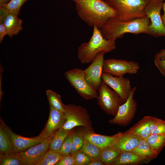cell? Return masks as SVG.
I'll use <instances>...</instances> for the list:
<instances>
[{
  "instance_id": "cell-1",
  "label": "cell",
  "mask_w": 165,
  "mask_h": 165,
  "mask_svg": "<svg viewBox=\"0 0 165 165\" xmlns=\"http://www.w3.org/2000/svg\"><path fill=\"white\" fill-rule=\"evenodd\" d=\"M71 0L79 16L90 27L100 29L108 19L117 16L116 12L104 0Z\"/></svg>"
},
{
  "instance_id": "cell-2",
  "label": "cell",
  "mask_w": 165,
  "mask_h": 165,
  "mask_svg": "<svg viewBox=\"0 0 165 165\" xmlns=\"http://www.w3.org/2000/svg\"><path fill=\"white\" fill-rule=\"evenodd\" d=\"M150 24V19L146 16L126 21L119 20L112 18L108 19L100 29L106 39L116 40L126 33L148 34Z\"/></svg>"
},
{
  "instance_id": "cell-3",
  "label": "cell",
  "mask_w": 165,
  "mask_h": 165,
  "mask_svg": "<svg viewBox=\"0 0 165 165\" xmlns=\"http://www.w3.org/2000/svg\"><path fill=\"white\" fill-rule=\"evenodd\" d=\"M89 40L82 44L77 49V57L83 64L92 62L99 53L111 52L116 47V39L108 40L102 35L100 29L94 26Z\"/></svg>"
},
{
  "instance_id": "cell-4",
  "label": "cell",
  "mask_w": 165,
  "mask_h": 165,
  "mask_svg": "<svg viewBox=\"0 0 165 165\" xmlns=\"http://www.w3.org/2000/svg\"><path fill=\"white\" fill-rule=\"evenodd\" d=\"M149 0H105L117 13L115 18L122 21L131 20L146 16L145 8Z\"/></svg>"
},
{
  "instance_id": "cell-5",
  "label": "cell",
  "mask_w": 165,
  "mask_h": 165,
  "mask_svg": "<svg viewBox=\"0 0 165 165\" xmlns=\"http://www.w3.org/2000/svg\"><path fill=\"white\" fill-rule=\"evenodd\" d=\"M65 109L64 113L66 121L62 128L71 130L77 127L82 126L87 130L94 131L90 116L86 108L70 104L65 105Z\"/></svg>"
},
{
  "instance_id": "cell-6",
  "label": "cell",
  "mask_w": 165,
  "mask_h": 165,
  "mask_svg": "<svg viewBox=\"0 0 165 165\" xmlns=\"http://www.w3.org/2000/svg\"><path fill=\"white\" fill-rule=\"evenodd\" d=\"M97 104L108 115L115 116L124 102L115 91L102 81L98 90Z\"/></svg>"
},
{
  "instance_id": "cell-7",
  "label": "cell",
  "mask_w": 165,
  "mask_h": 165,
  "mask_svg": "<svg viewBox=\"0 0 165 165\" xmlns=\"http://www.w3.org/2000/svg\"><path fill=\"white\" fill-rule=\"evenodd\" d=\"M66 79L77 92L86 100L97 98L98 93L88 83L85 79L84 70L75 68L64 73Z\"/></svg>"
},
{
  "instance_id": "cell-8",
  "label": "cell",
  "mask_w": 165,
  "mask_h": 165,
  "mask_svg": "<svg viewBox=\"0 0 165 165\" xmlns=\"http://www.w3.org/2000/svg\"><path fill=\"white\" fill-rule=\"evenodd\" d=\"M163 1L149 0L144 9L145 15L150 19L148 34L154 37L165 36V28L160 15Z\"/></svg>"
},
{
  "instance_id": "cell-9",
  "label": "cell",
  "mask_w": 165,
  "mask_h": 165,
  "mask_svg": "<svg viewBox=\"0 0 165 165\" xmlns=\"http://www.w3.org/2000/svg\"><path fill=\"white\" fill-rule=\"evenodd\" d=\"M140 68L139 64L136 61L111 58L104 60L103 71L119 77L126 74H136Z\"/></svg>"
},
{
  "instance_id": "cell-10",
  "label": "cell",
  "mask_w": 165,
  "mask_h": 165,
  "mask_svg": "<svg viewBox=\"0 0 165 165\" xmlns=\"http://www.w3.org/2000/svg\"><path fill=\"white\" fill-rule=\"evenodd\" d=\"M137 89V87H133L127 101L119 108L114 117L109 120L112 124L126 126L134 119L137 110V103L134 99V96Z\"/></svg>"
},
{
  "instance_id": "cell-11",
  "label": "cell",
  "mask_w": 165,
  "mask_h": 165,
  "mask_svg": "<svg viewBox=\"0 0 165 165\" xmlns=\"http://www.w3.org/2000/svg\"><path fill=\"white\" fill-rule=\"evenodd\" d=\"M105 54L103 52L98 53L90 65L84 70L86 81L94 89L97 91L102 82L101 76Z\"/></svg>"
},
{
  "instance_id": "cell-12",
  "label": "cell",
  "mask_w": 165,
  "mask_h": 165,
  "mask_svg": "<svg viewBox=\"0 0 165 165\" xmlns=\"http://www.w3.org/2000/svg\"><path fill=\"white\" fill-rule=\"evenodd\" d=\"M101 79L103 82L118 94L124 102L127 101L132 88L129 79L103 72Z\"/></svg>"
},
{
  "instance_id": "cell-13",
  "label": "cell",
  "mask_w": 165,
  "mask_h": 165,
  "mask_svg": "<svg viewBox=\"0 0 165 165\" xmlns=\"http://www.w3.org/2000/svg\"><path fill=\"white\" fill-rule=\"evenodd\" d=\"M66 121L64 113L50 105L49 115L47 124L38 136L44 140L52 138L55 132L63 127Z\"/></svg>"
},
{
  "instance_id": "cell-14",
  "label": "cell",
  "mask_w": 165,
  "mask_h": 165,
  "mask_svg": "<svg viewBox=\"0 0 165 165\" xmlns=\"http://www.w3.org/2000/svg\"><path fill=\"white\" fill-rule=\"evenodd\" d=\"M51 139L45 140L24 151L18 152L24 165H36L49 150Z\"/></svg>"
},
{
  "instance_id": "cell-15",
  "label": "cell",
  "mask_w": 165,
  "mask_h": 165,
  "mask_svg": "<svg viewBox=\"0 0 165 165\" xmlns=\"http://www.w3.org/2000/svg\"><path fill=\"white\" fill-rule=\"evenodd\" d=\"M1 124L9 136L15 152H19L24 151L44 140L41 138L39 136L31 138L21 136L14 133L2 121Z\"/></svg>"
},
{
  "instance_id": "cell-16",
  "label": "cell",
  "mask_w": 165,
  "mask_h": 165,
  "mask_svg": "<svg viewBox=\"0 0 165 165\" xmlns=\"http://www.w3.org/2000/svg\"><path fill=\"white\" fill-rule=\"evenodd\" d=\"M80 130L83 137L102 149L113 145L124 134V132H119L113 135L107 136L95 133L85 128Z\"/></svg>"
},
{
  "instance_id": "cell-17",
  "label": "cell",
  "mask_w": 165,
  "mask_h": 165,
  "mask_svg": "<svg viewBox=\"0 0 165 165\" xmlns=\"http://www.w3.org/2000/svg\"><path fill=\"white\" fill-rule=\"evenodd\" d=\"M140 137L128 130L112 146L121 152L132 151L141 139Z\"/></svg>"
},
{
  "instance_id": "cell-18",
  "label": "cell",
  "mask_w": 165,
  "mask_h": 165,
  "mask_svg": "<svg viewBox=\"0 0 165 165\" xmlns=\"http://www.w3.org/2000/svg\"><path fill=\"white\" fill-rule=\"evenodd\" d=\"M23 22L18 17V15L9 13L4 19L3 23L7 31V35L9 37L18 35L21 31Z\"/></svg>"
},
{
  "instance_id": "cell-19",
  "label": "cell",
  "mask_w": 165,
  "mask_h": 165,
  "mask_svg": "<svg viewBox=\"0 0 165 165\" xmlns=\"http://www.w3.org/2000/svg\"><path fill=\"white\" fill-rule=\"evenodd\" d=\"M152 116H145L128 130L146 139L150 134V125Z\"/></svg>"
},
{
  "instance_id": "cell-20",
  "label": "cell",
  "mask_w": 165,
  "mask_h": 165,
  "mask_svg": "<svg viewBox=\"0 0 165 165\" xmlns=\"http://www.w3.org/2000/svg\"><path fill=\"white\" fill-rule=\"evenodd\" d=\"M131 152L147 161L154 159L158 155L151 149L146 140L143 139Z\"/></svg>"
},
{
  "instance_id": "cell-21",
  "label": "cell",
  "mask_w": 165,
  "mask_h": 165,
  "mask_svg": "<svg viewBox=\"0 0 165 165\" xmlns=\"http://www.w3.org/2000/svg\"><path fill=\"white\" fill-rule=\"evenodd\" d=\"M147 161L141 158L133 152H122L111 165H136Z\"/></svg>"
},
{
  "instance_id": "cell-22",
  "label": "cell",
  "mask_w": 165,
  "mask_h": 165,
  "mask_svg": "<svg viewBox=\"0 0 165 165\" xmlns=\"http://www.w3.org/2000/svg\"><path fill=\"white\" fill-rule=\"evenodd\" d=\"M72 130H65L62 127L56 131L50 140L49 150L59 153L64 141Z\"/></svg>"
},
{
  "instance_id": "cell-23",
  "label": "cell",
  "mask_w": 165,
  "mask_h": 165,
  "mask_svg": "<svg viewBox=\"0 0 165 165\" xmlns=\"http://www.w3.org/2000/svg\"><path fill=\"white\" fill-rule=\"evenodd\" d=\"M121 152L113 146L102 148L99 159L105 165H111Z\"/></svg>"
},
{
  "instance_id": "cell-24",
  "label": "cell",
  "mask_w": 165,
  "mask_h": 165,
  "mask_svg": "<svg viewBox=\"0 0 165 165\" xmlns=\"http://www.w3.org/2000/svg\"><path fill=\"white\" fill-rule=\"evenodd\" d=\"M84 137L83 143L80 149L92 160L99 159L102 148Z\"/></svg>"
},
{
  "instance_id": "cell-25",
  "label": "cell",
  "mask_w": 165,
  "mask_h": 165,
  "mask_svg": "<svg viewBox=\"0 0 165 165\" xmlns=\"http://www.w3.org/2000/svg\"><path fill=\"white\" fill-rule=\"evenodd\" d=\"M145 140L158 155L165 146V134H151Z\"/></svg>"
},
{
  "instance_id": "cell-26",
  "label": "cell",
  "mask_w": 165,
  "mask_h": 165,
  "mask_svg": "<svg viewBox=\"0 0 165 165\" xmlns=\"http://www.w3.org/2000/svg\"><path fill=\"white\" fill-rule=\"evenodd\" d=\"M0 165H24L18 152H14L0 154Z\"/></svg>"
},
{
  "instance_id": "cell-27",
  "label": "cell",
  "mask_w": 165,
  "mask_h": 165,
  "mask_svg": "<svg viewBox=\"0 0 165 165\" xmlns=\"http://www.w3.org/2000/svg\"><path fill=\"white\" fill-rule=\"evenodd\" d=\"M46 95L50 105L63 113L65 112V105L61 100V95L52 90L46 91Z\"/></svg>"
},
{
  "instance_id": "cell-28",
  "label": "cell",
  "mask_w": 165,
  "mask_h": 165,
  "mask_svg": "<svg viewBox=\"0 0 165 165\" xmlns=\"http://www.w3.org/2000/svg\"><path fill=\"white\" fill-rule=\"evenodd\" d=\"M14 152L9 136L3 126H0V154Z\"/></svg>"
},
{
  "instance_id": "cell-29",
  "label": "cell",
  "mask_w": 165,
  "mask_h": 165,
  "mask_svg": "<svg viewBox=\"0 0 165 165\" xmlns=\"http://www.w3.org/2000/svg\"><path fill=\"white\" fill-rule=\"evenodd\" d=\"M62 157L59 153L49 150L36 165H53Z\"/></svg>"
},
{
  "instance_id": "cell-30",
  "label": "cell",
  "mask_w": 165,
  "mask_h": 165,
  "mask_svg": "<svg viewBox=\"0 0 165 165\" xmlns=\"http://www.w3.org/2000/svg\"><path fill=\"white\" fill-rule=\"evenodd\" d=\"M72 136V148L70 153L71 155L77 152L81 149L84 141V137L80 130H73Z\"/></svg>"
},
{
  "instance_id": "cell-31",
  "label": "cell",
  "mask_w": 165,
  "mask_h": 165,
  "mask_svg": "<svg viewBox=\"0 0 165 165\" xmlns=\"http://www.w3.org/2000/svg\"><path fill=\"white\" fill-rule=\"evenodd\" d=\"M150 132L151 134H165V120L152 116Z\"/></svg>"
},
{
  "instance_id": "cell-32",
  "label": "cell",
  "mask_w": 165,
  "mask_h": 165,
  "mask_svg": "<svg viewBox=\"0 0 165 165\" xmlns=\"http://www.w3.org/2000/svg\"><path fill=\"white\" fill-rule=\"evenodd\" d=\"M28 0H12L5 6L9 13L18 15L23 4Z\"/></svg>"
},
{
  "instance_id": "cell-33",
  "label": "cell",
  "mask_w": 165,
  "mask_h": 165,
  "mask_svg": "<svg viewBox=\"0 0 165 165\" xmlns=\"http://www.w3.org/2000/svg\"><path fill=\"white\" fill-rule=\"evenodd\" d=\"M72 130L64 140L60 148L59 153L62 157L71 153L72 148Z\"/></svg>"
},
{
  "instance_id": "cell-34",
  "label": "cell",
  "mask_w": 165,
  "mask_h": 165,
  "mask_svg": "<svg viewBox=\"0 0 165 165\" xmlns=\"http://www.w3.org/2000/svg\"><path fill=\"white\" fill-rule=\"evenodd\" d=\"M72 155L75 165H87L91 160L88 156L80 150Z\"/></svg>"
},
{
  "instance_id": "cell-35",
  "label": "cell",
  "mask_w": 165,
  "mask_h": 165,
  "mask_svg": "<svg viewBox=\"0 0 165 165\" xmlns=\"http://www.w3.org/2000/svg\"><path fill=\"white\" fill-rule=\"evenodd\" d=\"M55 165H75L73 155L70 154L63 156Z\"/></svg>"
},
{
  "instance_id": "cell-36",
  "label": "cell",
  "mask_w": 165,
  "mask_h": 165,
  "mask_svg": "<svg viewBox=\"0 0 165 165\" xmlns=\"http://www.w3.org/2000/svg\"><path fill=\"white\" fill-rule=\"evenodd\" d=\"M154 62L160 73L165 76V56L155 57Z\"/></svg>"
},
{
  "instance_id": "cell-37",
  "label": "cell",
  "mask_w": 165,
  "mask_h": 165,
  "mask_svg": "<svg viewBox=\"0 0 165 165\" xmlns=\"http://www.w3.org/2000/svg\"><path fill=\"white\" fill-rule=\"evenodd\" d=\"M7 35L6 28L3 22H0V42L1 43L4 37Z\"/></svg>"
},
{
  "instance_id": "cell-38",
  "label": "cell",
  "mask_w": 165,
  "mask_h": 165,
  "mask_svg": "<svg viewBox=\"0 0 165 165\" xmlns=\"http://www.w3.org/2000/svg\"><path fill=\"white\" fill-rule=\"evenodd\" d=\"M3 71V68L0 64V102L2 100V98L3 95V93L2 89V73Z\"/></svg>"
},
{
  "instance_id": "cell-39",
  "label": "cell",
  "mask_w": 165,
  "mask_h": 165,
  "mask_svg": "<svg viewBox=\"0 0 165 165\" xmlns=\"http://www.w3.org/2000/svg\"><path fill=\"white\" fill-rule=\"evenodd\" d=\"M105 164L103 163L99 159L92 160L87 164V165H104Z\"/></svg>"
},
{
  "instance_id": "cell-40",
  "label": "cell",
  "mask_w": 165,
  "mask_h": 165,
  "mask_svg": "<svg viewBox=\"0 0 165 165\" xmlns=\"http://www.w3.org/2000/svg\"><path fill=\"white\" fill-rule=\"evenodd\" d=\"M165 56V49H163L156 54L155 57H160Z\"/></svg>"
},
{
  "instance_id": "cell-41",
  "label": "cell",
  "mask_w": 165,
  "mask_h": 165,
  "mask_svg": "<svg viewBox=\"0 0 165 165\" xmlns=\"http://www.w3.org/2000/svg\"><path fill=\"white\" fill-rule=\"evenodd\" d=\"M162 8L164 11V14L161 16L163 23L165 28V2L163 3Z\"/></svg>"
},
{
  "instance_id": "cell-42",
  "label": "cell",
  "mask_w": 165,
  "mask_h": 165,
  "mask_svg": "<svg viewBox=\"0 0 165 165\" xmlns=\"http://www.w3.org/2000/svg\"><path fill=\"white\" fill-rule=\"evenodd\" d=\"M12 0H0V7L5 6L8 4Z\"/></svg>"
},
{
  "instance_id": "cell-43",
  "label": "cell",
  "mask_w": 165,
  "mask_h": 165,
  "mask_svg": "<svg viewBox=\"0 0 165 165\" xmlns=\"http://www.w3.org/2000/svg\"><path fill=\"white\" fill-rule=\"evenodd\" d=\"M162 0V1H163L164 0Z\"/></svg>"
}]
</instances>
